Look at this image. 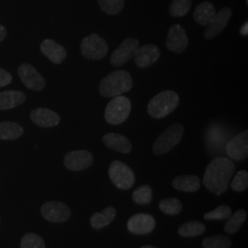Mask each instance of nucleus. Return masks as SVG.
<instances>
[{"label":"nucleus","mask_w":248,"mask_h":248,"mask_svg":"<svg viewBox=\"0 0 248 248\" xmlns=\"http://www.w3.org/2000/svg\"><path fill=\"white\" fill-rule=\"evenodd\" d=\"M235 166L230 158L216 157L212 160L205 170L203 184L205 187L216 195L224 193L233 175Z\"/></svg>","instance_id":"nucleus-1"},{"label":"nucleus","mask_w":248,"mask_h":248,"mask_svg":"<svg viewBox=\"0 0 248 248\" xmlns=\"http://www.w3.org/2000/svg\"><path fill=\"white\" fill-rule=\"evenodd\" d=\"M132 76L126 70H117L101 80L98 91L103 98H115L133 89Z\"/></svg>","instance_id":"nucleus-2"},{"label":"nucleus","mask_w":248,"mask_h":248,"mask_svg":"<svg viewBox=\"0 0 248 248\" xmlns=\"http://www.w3.org/2000/svg\"><path fill=\"white\" fill-rule=\"evenodd\" d=\"M179 103V96L173 90H165L151 99L147 110L151 117L162 119L171 114Z\"/></svg>","instance_id":"nucleus-3"},{"label":"nucleus","mask_w":248,"mask_h":248,"mask_svg":"<svg viewBox=\"0 0 248 248\" xmlns=\"http://www.w3.org/2000/svg\"><path fill=\"white\" fill-rule=\"evenodd\" d=\"M184 133V127L180 124H175L169 127L160 135L153 145V153L162 155L169 153L180 142Z\"/></svg>","instance_id":"nucleus-4"},{"label":"nucleus","mask_w":248,"mask_h":248,"mask_svg":"<svg viewBox=\"0 0 248 248\" xmlns=\"http://www.w3.org/2000/svg\"><path fill=\"white\" fill-rule=\"evenodd\" d=\"M131 110L132 103L130 99L124 96H117L107 105L104 117L108 124L118 125L128 119Z\"/></svg>","instance_id":"nucleus-5"},{"label":"nucleus","mask_w":248,"mask_h":248,"mask_svg":"<svg viewBox=\"0 0 248 248\" xmlns=\"http://www.w3.org/2000/svg\"><path fill=\"white\" fill-rule=\"evenodd\" d=\"M80 52L85 58L92 61H98L106 56L108 47L102 37L97 33H92L82 40Z\"/></svg>","instance_id":"nucleus-6"},{"label":"nucleus","mask_w":248,"mask_h":248,"mask_svg":"<svg viewBox=\"0 0 248 248\" xmlns=\"http://www.w3.org/2000/svg\"><path fill=\"white\" fill-rule=\"evenodd\" d=\"M108 176L117 187L124 190L131 188L135 182V176L132 169L119 160H114L110 164Z\"/></svg>","instance_id":"nucleus-7"},{"label":"nucleus","mask_w":248,"mask_h":248,"mask_svg":"<svg viewBox=\"0 0 248 248\" xmlns=\"http://www.w3.org/2000/svg\"><path fill=\"white\" fill-rule=\"evenodd\" d=\"M18 77L28 89L41 91L45 89L46 81L45 78L30 63H22L18 66Z\"/></svg>","instance_id":"nucleus-8"},{"label":"nucleus","mask_w":248,"mask_h":248,"mask_svg":"<svg viewBox=\"0 0 248 248\" xmlns=\"http://www.w3.org/2000/svg\"><path fill=\"white\" fill-rule=\"evenodd\" d=\"M41 213L45 220L52 222H63L71 216L70 208L60 202H48L41 208Z\"/></svg>","instance_id":"nucleus-9"},{"label":"nucleus","mask_w":248,"mask_h":248,"mask_svg":"<svg viewBox=\"0 0 248 248\" xmlns=\"http://www.w3.org/2000/svg\"><path fill=\"white\" fill-rule=\"evenodd\" d=\"M139 47V41L134 38H127L111 54L110 63L116 66H122L129 62L136 49Z\"/></svg>","instance_id":"nucleus-10"},{"label":"nucleus","mask_w":248,"mask_h":248,"mask_svg":"<svg viewBox=\"0 0 248 248\" xmlns=\"http://www.w3.org/2000/svg\"><path fill=\"white\" fill-rule=\"evenodd\" d=\"M226 154L231 160L243 161L248 155V132H242L226 144Z\"/></svg>","instance_id":"nucleus-11"},{"label":"nucleus","mask_w":248,"mask_h":248,"mask_svg":"<svg viewBox=\"0 0 248 248\" xmlns=\"http://www.w3.org/2000/svg\"><path fill=\"white\" fill-rule=\"evenodd\" d=\"M187 45L188 38L186 30L179 24L170 27L166 42V47L168 50L176 53H183L186 51Z\"/></svg>","instance_id":"nucleus-12"},{"label":"nucleus","mask_w":248,"mask_h":248,"mask_svg":"<svg viewBox=\"0 0 248 248\" xmlns=\"http://www.w3.org/2000/svg\"><path fill=\"white\" fill-rule=\"evenodd\" d=\"M93 155L87 150L72 151L63 158L65 168L72 171H81L89 169L93 163Z\"/></svg>","instance_id":"nucleus-13"},{"label":"nucleus","mask_w":248,"mask_h":248,"mask_svg":"<svg viewBox=\"0 0 248 248\" xmlns=\"http://www.w3.org/2000/svg\"><path fill=\"white\" fill-rule=\"evenodd\" d=\"M155 218L146 213H138L132 216L127 222V228L134 234H147L155 229Z\"/></svg>","instance_id":"nucleus-14"},{"label":"nucleus","mask_w":248,"mask_h":248,"mask_svg":"<svg viewBox=\"0 0 248 248\" xmlns=\"http://www.w3.org/2000/svg\"><path fill=\"white\" fill-rule=\"evenodd\" d=\"M161 55L159 48L155 45L138 47L133 54L134 61L138 67L146 68L158 61Z\"/></svg>","instance_id":"nucleus-15"},{"label":"nucleus","mask_w":248,"mask_h":248,"mask_svg":"<svg viewBox=\"0 0 248 248\" xmlns=\"http://www.w3.org/2000/svg\"><path fill=\"white\" fill-rule=\"evenodd\" d=\"M231 17L232 9L230 8H223L219 12H216L215 17L207 26L204 32V39L209 41L219 35L228 24Z\"/></svg>","instance_id":"nucleus-16"},{"label":"nucleus","mask_w":248,"mask_h":248,"mask_svg":"<svg viewBox=\"0 0 248 248\" xmlns=\"http://www.w3.org/2000/svg\"><path fill=\"white\" fill-rule=\"evenodd\" d=\"M31 121L43 128H50L58 125L61 119L60 116L53 110L46 108H38L31 112Z\"/></svg>","instance_id":"nucleus-17"},{"label":"nucleus","mask_w":248,"mask_h":248,"mask_svg":"<svg viewBox=\"0 0 248 248\" xmlns=\"http://www.w3.org/2000/svg\"><path fill=\"white\" fill-rule=\"evenodd\" d=\"M41 52L53 63L59 64L66 57V50L62 45L51 39H46L41 45Z\"/></svg>","instance_id":"nucleus-18"},{"label":"nucleus","mask_w":248,"mask_h":248,"mask_svg":"<svg viewBox=\"0 0 248 248\" xmlns=\"http://www.w3.org/2000/svg\"><path fill=\"white\" fill-rule=\"evenodd\" d=\"M102 141L108 148L123 154H129L132 151V142L122 134L107 133L103 136Z\"/></svg>","instance_id":"nucleus-19"},{"label":"nucleus","mask_w":248,"mask_h":248,"mask_svg":"<svg viewBox=\"0 0 248 248\" xmlns=\"http://www.w3.org/2000/svg\"><path fill=\"white\" fill-rule=\"evenodd\" d=\"M26 95L18 90H8L0 93V110H7L24 103Z\"/></svg>","instance_id":"nucleus-20"},{"label":"nucleus","mask_w":248,"mask_h":248,"mask_svg":"<svg viewBox=\"0 0 248 248\" xmlns=\"http://www.w3.org/2000/svg\"><path fill=\"white\" fill-rule=\"evenodd\" d=\"M216 15V9L213 3L205 1L199 4L193 12V18L201 26H208Z\"/></svg>","instance_id":"nucleus-21"},{"label":"nucleus","mask_w":248,"mask_h":248,"mask_svg":"<svg viewBox=\"0 0 248 248\" xmlns=\"http://www.w3.org/2000/svg\"><path fill=\"white\" fill-rule=\"evenodd\" d=\"M172 185L179 191L195 192L201 187V180L194 175L179 176L173 179Z\"/></svg>","instance_id":"nucleus-22"},{"label":"nucleus","mask_w":248,"mask_h":248,"mask_svg":"<svg viewBox=\"0 0 248 248\" xmlns=\"http://www.w3.org/2000/svg\"><path fill=\"white\" fill-rule=\"evenodd\" d=\"M116 213L115 208L113 207H108L100 213H94L90 218V225L95 230H100L114 220Z\"/></svg>","instance_id":"nucleus-23"},{"label":"nucleus","mask_w":248,"mask_h":248,"mask_svg":"<svg viewBox=\"0 0 248 248\" xmlns=\"http://www.w3.org/2000/svg\"><path fill=\"white\" fill-rule=\"evenodd\" d=\"M23 128L13 122L0 123V140H16L23 133Z\"/></svg>","instance_id":"nucleus-24"},{"label":"nucleus","mask_w":248,"mask_h":248,"mask_svg":"<svg viewBox=\"0 0 248 248\" xmlns=\"http://www.w3.org/2000/svg\"><path fill=\"white\" fill-rule=\"evenodd\" d=\"M206 230V226L202 222L191 221L182 224L178 228V234L182 237H195L202 234Z\"/></svg>","instance_id":"nucleus-25"},{"label":"nucleus","mask_w":248,"mask_h":248,"mask_svg":"<svg viewBox=\"0 0 248 248\" xmlns=\"http://www.w3.org/2000/svg\"><path fill=\"white\" fill-rule=\"evenodd\" d=\"M247 212L238 210L232 216L228 218V221L224 224V232L230 234L235 233L239 230L243 223L247 220Z\"/></svg>","instance_id":"nucleus-26"},{"label":"nucleus","mask_w":248,"mask_h":248,"mask_svg":"<svg viewBox=\"0 0 248 248\" xmlns=\"http://www.w3.org/2000/svg\"><path fill=\"white\" fill-rule=\"evenodd\" d=\"M192 0H173L169 7V14L174 18L186 16L191 9Z\"/></svg>","instance_id":"nucleus-27"},{"label":"nucleus","mask_w":248,"mask_h":248,"mask_svg":"<svg viewBox=\"0 0 248 248\" xmlns=\"http://www.w3.org/2000/svg\"><path fill=\"white\" fill-rule=\"evenodd\" d=\"M100 9L108 15H117L124 8L125 0H98Z\"/></svg>","instance_id":"nucleus-28"},{"label":"nucleus","mask_w":248,"mask_h":248,"mask_svg":"<svg viewBox=\"0 0 248 248\" xmlns=\"http://www.w3.org/2000/svg\"><path fill=\"white\" fill-rule=\"evenodd\" d=\"M159 209L169 215H177L182 210V202L177 198H169L161 201Z\"/></svg>","instance_id":"nucleus-29"},{"label":"nucleus","mask_w":248,"mask_h":248,"mask_svg":"<svg viewBox=\"0 0 248 248\" xmlns=\"http://www.w3.org/2000/svg\"><path fill=\"white\" fill-rule=\"evenodd\" d=\"M231 245L230 238L223 235H213L202 242L203 248H230Z\"/></svg>","instance_id":"nucleus-30"},{"label":"nucleus","mask_w":248,"mask_h":248,"mask_svg":"<svg viewBox=\"0 0 248 248\" xmlns=\"http://www.w3.org/2000/svg\"><path fill=\"white\" fill-rule=\"evenodd\" d=\"M153 199V191L151 186L148 185H142L134 190L133 194V202L135 203L145 204L150 203Z\"/></svg>","instance_id":"nucleus-31"},{"label":"nucleus","mask_w":248,"mask_h":248,"mask_svg":"<svg viewBox=\"0 0 248 248\" xmlns=\"http://www.w3.org/2000/svg\"><path fill=\"white\" fill-rule=\"evenodd\" d=\"M20 248H45L46 246H45V240L43 239L40 235L33 232H28L21 239Z\"/></svg>","instance_id":"nucleus-32"},{"label":"nucleus","mask_w":248,"mask_h":248,"mask_svg":"<svg viewBox=\"0 0 248 248\" xmlns=\"http://www.w3.org/2000/svg\"><path fill=\"white\" fill-rule=\"evenodd\" d=\"M232 214V209L228 205L222 204L219 206L217 209L213 210L212 212L205 213L204 219L205 220H225L228 219Z\"/></svg>","instance_id":"nucleus-33"},{"label":"nucleus","mask_w":248,"mask_h":248,"mask_svg":"<svg viewBox=\"0 0 248 248\" xmlns=\"http://www.w3.org/2000/svg\"><path fill=\"white\" fill-rule=\"evenodd\" d=\"M248 186V173L246 170L238 171L233 180L231 183V187L233 191H244Z\"/></svg>","instance_id":"nucleus-34"},{"label":"nucleus","mask_w":248,"mask_h":248,"mask_svg":"<svg viewBox=\"0 0 248 248\" xmlns=\"http://www.w3.org/2000/svg\"><path fill=\"white\" fill-rule=\"evenodd\" d=\"M12 76L9 72L0 67V88L8 86L12 82Z\"/></svg>","instance_id":"nucleus-35"},{"label":"nucleus","mask_w":248,"mask_h":248,"mask_svg":"<svg viewBox=\"0 0 248 248\" xmlns=\"http://www.w3.org/2000/svg\"><path fill=\"white\" fill-rule=\"evenodd\" d=\"M7 37V30L6 28L0 24V43L3 42Z\"/></svg>","instance_id":"nucleus-36"},{"label":"nucleus","mask_w":248,"mask_h":248,"mask_svg":"<svg viewBox=\"0 0 248 248\" xmlns=\"http://www.w3.org/2000/svg\"><path fill=\"white\" fill-rule=\"evenodd\" d=\"M240 33L242 36L248 35V21H246V23L242 26L241 30H240Z\"/></svg>","instance_id":"nucleus-37"},{"label":"nucleus","mask_w":248,"mask_h":248,"mask_svg":"<svg viewBox=\"0 0 248 248\" xmlns=\"http://www.w3.org/2000/svg\"><path fill=\"white\" fill-rule=\"evenodd\" d=\"M140 248H155V247H153V246H142Z\"/></svg>","instance_id":"nucleus-38"}]
</instances>
